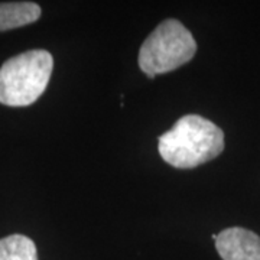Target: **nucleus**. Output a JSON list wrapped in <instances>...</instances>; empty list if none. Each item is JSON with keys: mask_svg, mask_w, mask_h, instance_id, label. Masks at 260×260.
Wrapping results in <instances>:
<instances>
[{"mask_svg": "<svg viewBox=\"0 0 260 260\" xmlns=\"http://www.w3.org/2000/svg\"><path fill=\"white\" fill-rule=\"evenodd\" d=\"M162 159L179 169L203 165L224 149V133L217 124L198 114H186L158 140Z\"/></svg>", "mask_w": 260, "mask_h": 260, "instance_id": "obj_1", "label": "nucleus"}, {"mask_svg": "<svg viewBox=\"0 0 260 260\" xmlns=\"http://www.w3.org/2000/svg\"><path fill=\"white\" fill-rule=\"evenodd\" d=\"M54 70V58L45 49L26 51L0 67V103L25 107L44 94Z\"/></svg>", "mask_w": 260, "mask_h": 260, "instance_id": "obj_2", "label": "nucleus"}, {"mask_svg": "<svg viewBox=\"0 0 260 260\" xmlns=\"http://www.w3.org/2000/svg\"><path fill=\"white\" fill-rule=\"evenodd\" d=\"M197 52L192 34L177 19H167L149 35L139 51L140 70L153 78L189 62Z\"/></svg>", "mask_w": 260, "mask_h": 260, "instance_id": "obj_3", "label": "nucleus"}, {"mask_svg": "<svg viewBox=\"0 0 260 260\" xmlns=\"http://www.w3.org/2000/svg\"><path fill=\"white\" fill-rule=\"evenodd\" d=\"M214 240L223 260H260V237L247 229H225Z\"/></svg>", "mask_w": 260, "mask_h": 260, "instance_id": "obj_4", "label": "nucleus"}, {"mask_svg": "<svg viewBox=\"0 0 260 260\" xmlns=\"http://www.w3.org/2000/svg\"><path fill=\"white\" fill-rule=\"evenodd\" d=\"M41 6L34 2L0 3V32L26 26L41 18Z\"/></svg>", "mask_w": 260, "mask_h": 260, "instance_id": "obj_5", "label": "nucleus"}, {"mask_svg": "<svg viewBox=\"0 0 260 260\" xmlns=\"http://www.w3.org/2000/svg\"><path fill=\"white\" fill-rule=\"evenodd\" d=\"M0 260H38L37 246L26 236H8L0 240Z\"/></svg>", "mask_w": 260, "mask_h": 260, "instance_id": "obj_6", "label": "nucleus"}]
</instances>
